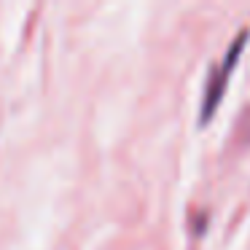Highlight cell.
<instances>
[{"mask_svg": "<svg viewBox=\"0 0 250 250\" xmlns=\"http://www.w3.org/2000/svg\"><path fill=\"white\" fill-rule=\"evenodd\" d=\"M245 41H248V30H242V33L234 38V43L229 46V51H226V57H223V62L210 73V78H207L205 100H202V121L210 119L212 110H215V105H218V100L223 97V89H226V83H229V76L234 73V65H237L239 51L245 49Z\"/></svg>", "mask_w": 250, "mask_h": 250, "instance_id": "1", "label": "cell"}]
</instances>
